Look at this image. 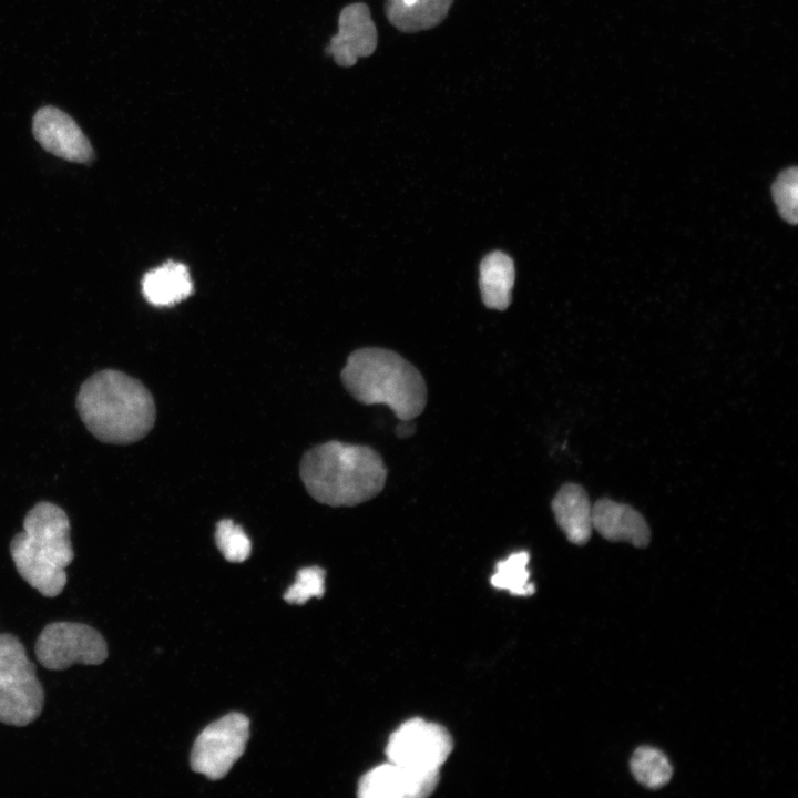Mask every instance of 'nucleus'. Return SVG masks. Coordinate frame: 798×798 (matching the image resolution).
<instances>
[{
    "mask_svg": "<svg viewBox=\"0 0 798 798\" xmlns=\"http://www.w3.org/2000/svg\"><path fill=\"white\" fill-rule=\"evenodd\" d=\"M193 283L185 265L166 262L147 272L142 279L145 299L158 307L172 306L191 295Z\"/></svg>",
    "mask_w": 798,
    "mask_h": 798,
    "instance_id": "obj_13",
    "label": "nucleus"
},
{
    "mask_svg": "<svg viewBox=\"0 0 798 798\" xmlns=\"http://www.w3.org/2000/svg\"><path fill=\"white\" fill-rule=\"evenodd\" d=\"M34 652L47 669L63 671L75 663H103L108 658V644L102 634L88 624L53 622L38 636Z\"/></svg>",
    "mask_w": 798,
    "mask_h": 798,
    "instance_id": "obj_6",
    "label": "nucleus"
},
{
    "mask_svg": "<svg viewBox=\"0 0 798 798\" xmlns=\"http://www.w3.org/2000/svg\"><path fill=\"white\" fill-rule=\"evenodd\" d=\"M248 738V718L239 713L225 715L197 736L191 753L192 769L213 780L225 777L243 755Z\"/></svg>",
    "mask_w": 798,
    "mask_h": 798,
    "instance_id": "obj_7",
    "label": "nucleus"
},
{
    "mask_svg": "<svg viewBox=\"0 0 798 798\" xmlns=\"http://www.w3.org/2000/svg\"><path fill=\"white\" fill-rule=\"evenodd\" d=\"M630 765L635 779L649 789L665 786L673 775L667 757L661 750L648 746L637 748Z\"/></svg>",
    "mask_w": 798,
    "mask_h": 798,
    "instance_id": "obj_16",
    "label": "nucleus"
},
{
    "mask_svg": "<svg viewBox=\"0 0 798 798\" xmlns=\"http://www.w3.org/2000/svg\"><path fill=\"white\" fill-rule=\"evenodd\" d=\"M44 705V690L23 644L0 634V723L22 727L34 722Z\"/></svg>",
    "mask_w": 798,
    "mask_h": 798,
    "instance_id": "obj_5",
    "label": "nucleus"
},
{
    "mask_svg": "<svg viewBox=\"0 0 798 798\" xmlns=\"http://www.w3.org/2000/svg\"><path fill=\"white\" fill-rule=\"evenodd\" d=\"M514 274L513 260L502 252H492L482 259L479 283L487 307L501 310L509 306Z\"/></svg>",
    "mask_w": 798,
    "mask_h": 798,
    "instance_id": "obj_15",
    "label": "nucleus"
},
{
    "mask_svg": "<svg viewBox=\"0 0 798 798\" xmlns=\"http://www.w3.org/2000/svg\"><path fill=\"white\" fill-rule=\"evenodd\" d=\"M592 524L608 541H625L636 548H644L651 540L648 524L641 513L631 505L607 498L592 505Z\"/></svg>",
    "mask_w": 798,
    "mask_h": 798,
    "instance_id": "obj_11",
    "label": "nucleus"
},
{
    "mask_svg": "<svg viewBox=\"0 0 798 798\" xmlns=\"http://www.w3.org/2000/svg\"><path fill=\"white\" fill-rule=\"evenodd\" d=\"M340 377L346 390L357 401L386 405L401 421L418 417L427 403L422 375L392 350L366 347L352 351Z\"/></svg>",
    "mask_w": 798,
    "mask_h": 798,
    "instance_id": "obj_3",
    "label": "nucleus"
},
{
    "mask_svg": "<svg viewBox=\"0 0 798 798\" xmlns=\"http://www.w3.org/2000/svg\"><path fill=\"white\" fill-rule=\"evenodd\" d=\"M797 168L791 167L782 171L773 185V195L779 214L791 224L797 222Z\"/></svg>",
    "mask_w": 798,
    "mask_h": 798,
    "instance_id": "obj_20",
    "label": "nucleus"
},
{
    "mask_svg": "<svg viewBox=\"0 0 798 798\" xmlns=\"http://www.w3.org/2000/svg\"><path fill=\"white\" fill-rule=\"evenodd\" d=\"M453 747L449 732L441 725L412 718L400 725L386 747L388 761L420 771H439Z\"/></svg>",
    "mask_w": 798,
    "mask_h": 798,
    "instance_id": "obj_8",
    "label": "nucleus"
},
{
    "mask_svg": "<svg viewBox=\"0 0 798 798\" xmlns=\"http://www.w3.org/2000/svg\"><path fill=\"white\" fill-rule=\"evenodd\" d=\"M439 781V771H420L388 761L366 773L358 782L361 798H422Z\"/></svg>",
    "mask_w": 798,
    "mask_h": 798,
    "instance_id": "obj_9",
    "label": "nucleus"
},
{
    "mask_svg": "<svg viewBox=\"0 0 798 798\" xmlns=\"http://www.w3.org/2000/svg\"><path fill=\"white\" fill-rule=\"evenodd\" d=\"M403 3L408 7H412L417 3L418 0H402Z\"/></svg>",
    "mask_w": 798,
    "mask_h": 798,
    "instance_id": "obj_21",
    "label": "nucleus"
},
{
    "mask_svg": "<svg viewBox=\"0 0 798 798\" xmlns=\"http://www.w3.org/2000/svg\"><path fill=\"white\" fill-rule=\"evenodd\" d=\"M529 553L520 551L498 562L495 573L491 577L492 585L499 590H507L515 595L525 596L533 594L534 585L529 581Z\"/></svg>",
    "mask_w": 798,
    "mask_h": 798,
    "instance_id": "obj_17",
    "label": "nucleus"
},
{
    "mask_svg": "<svg viewBox=\"0 0 798 798\" xmlns=\"http://www.w3.org/2000/svg\"><path fill=\"white\" fill-rule=\"evenodd\" d=\"M367 33L364 6H348L340 13L339 33L331 38L325 52L331 54L337 64L350 66L356 62L357 55L367 54Z\"/></svg>",
    "mask_w": 798,
    "mask_h": 798,
    "instance_id": "obj_14",
    "label": "nucleus"
},
{
    "mask_svg": "<svg viewBox=\"0 0 798 798\" xmlns=\"http://www.w3.org/2000/svg\"><path fill=\"white\" fill-rule=\"evenodd\" d=\"M33 135L49 153L75 163H89L93 149L75 121L63 111L44 106L33 117Z\"/></svg>",
    "mask_w": 798,
    "mask_h": 798,
    "instance_id": "obj_10",
    "label": "nucleus"
},
{
    "mask_svg": "<svg viewBox=\"0 0 798 798\" xmlns=\"http://www.w3.org/2000/svg\"><path fill=\"white\" fill-rule=\"evenodd\" d=\"M76 409L86 429L105 443L136 442L152 430L156 419L149 389L114 369L95 372L81 385Z\"/></svg>",
    "mask_w": 798,
    "mask_h": 798,
    "instance_id": "obj_1",
    "label": "nucleus"
},
{
    "mask_svg": "<svg viewBox=\"0 0 798 798\" xmlns=\"http://www.w3.org/2000/svg\"><path fill=\"white\" fill-rule=\"evenodd\" d=\"M10 554L30 586L45 597L59 595L66 584L65 567L74 557L64 510L48 501L38 502L25 514L23 531L12 539Z\"/></svg>",
    "mask_w": 798,
    "mask_h": 798,
    "instance_id": "obj_4",
    "label": "nucleus"
},
{
    "mask_svg": "<svg viewBox=\"0 0 798 798\" xmlns=\"http://www.w3.org/2000/svg\"><path fill=\"white\" fill-rule=\"evenodd\" d=\"M555 521L566 539L585 544L593 531L592 504L585 490L575 483L563 484L551 502Z\"/></svg>",
    "mask_w": 798,
    "mask_h": 798,
    "instance_id": "obj_12",
    "label": "nucleus"
},
{
    "mask_svg": "<svg viewBox=\"0 0 798 798\" xmlns=\"http://www.w3.org/2000/svg\"><path fill=\"white\" fill-rule=\"evenodd\" d=\"M215 543L224 557L233 563L244 562L249 557L252 543L243 528L229 519L217 522Z\"/></svg>",
    "mask_w": 798,
    "mask_h": 798,
    "instance_id": "obj_18",
    "label": "nucleus"
},
{
    "mask_svg": "<svg viewBox=\"0 0 798 798\" xmlns=\"http://www.w3.org/2000/svg\"><path fill=\"white\" fill-rule=\"evenodd\" d=\"M387 474L376 450L337 440L306 451L299 466L308 494L330 507H354L374 499L382 491Z\"/></svg>",
    "mask_w": 798,
    "mask_h": 798,
    "instance_id": "obj_2",
    "label": "nucleus"
},
{
    "mask_svg": "<svg viewBox=\"0 0 798 798\" xmlns=\"http://www.w3.org/2000/svg\"><path fill=\"white\" fill-rule=\"evenodd\" d=\"M325 592V571L319 566L300 569L296 580L284 594L288 603L304 604L311 597H321Z\"/></svg>",
    "mask_w": 798,
    "mask_h": 798,
    "instance_id": "obj_19",
    "label": "nucleus"
}]
</instances>
